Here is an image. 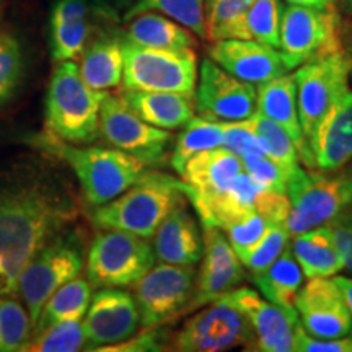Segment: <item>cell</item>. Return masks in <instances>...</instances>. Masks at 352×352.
Instances as JSON below:
<instances>
[{
  "instance_id": "obj_33",
  "label": "cell",
  "mask_w": 352,
  "mask_h": 352,
  "mask_svg": "<svg viewBox=\"0 0 352 352\" xmlns=\"http://www.w3.org/2000/svg\"><path fill=\"white\" fill-rule=\"evenodd\" d=\"M223 142V124L220 121L209 120V118H192L183 126L182 134L176 139L173 153H171V166L182 176L184 165L191 157L197 153L212 151L222 147Z\"/></svg>"
},
{
  "instance_id": "obj_41",
  "label": "cell",
  "mask_w": 352,
  "mask_h": 352,
  "mask_svg": "<svg viewBox=\"0 0 352 352\" xmlns=\"http://www.w3.org/2000/svg\"><path fill=\"white\" fill-rule=\"evenodd\" d=\"M267 220L263 217L258 210L248 214L246 217L236 220L227 228V239L230 241L233 252L241 261L246 253L258 243L259 239L263 236L264 230H266Z\"/></svg>"
},
{
  "instance_id": "obj_47",
  "label": "cell",
  "mask_w": 352,
  "mask_h": 352,
  "mask_svg": "<svg viewBox=\"0 0 352 352\" xmlns=\"http://www.w3.org/2000/svg\"><path fill=\"white\" fill-rule=\"evenodd\" d=\"M256 210L267 222L285 223L290 212V201L287 192H276L263 189L256 201Z\"/></svg>"
},
{
  "instance_id": "obj_45",
  "label": "cell",
  "mask_w": 352,
  "mask_h": 352,
  "mask_svg": "<svg viewBox=\"0 0 352 352\" xmlns=\"http://www.w3.org/2000/svg\"><path fill=\"white\" fill-rule=\"evenodd\" d=\"M327 226L333 233L342 264L347 271L352 272V204Z\"/></svg>"
},
{
  "instance_id": "obj_23",
  "label": "cell",
  "mask_w": 352,
  "mask_h": 352,
  "mask_svg": "<svg viewBox=\"0 0 352 352\" xmlns=\"http://www.w3.org/2000/svg\"><path fill=\"white\" fill-rule=\"evenodd\" d=\"M153 252L160 263L196 266L202 258V235L184 202L164 219L153 233Z\"/></svg>"
},
{
  "instance_id": "obj_24",
  "label": "cell",
  "mask_w": 352,
  "mask_h": 352,
  "mask_svg": "<svg viewBox=\"0 0 352 352\" xmlns=\"http://www.w3.org/2000/svg\"><path fill=\"white\" fill-rule=\"evenodd\" d=\"M90 32L88 0H57L50 21L52 59L63 63L80 56L90 38Z\"/></svg>"
},
{
  "instance_id": "obj_36",
  "label": "cell",
  "mask_w": 352,
  "mask_h": 352,
  "mask_svg": "<svg viewBox=\"0 0 352 352\" xmlns=\"http://www.w3.org/2000/svg\"><path fill=\"white\" fill-rule=\"evenodd\" d=\"M33 336L28 310L8 296H0V352L23 351Z\"/></svg>"
},
{
  "instance_id": "obj_38",
  "label": "cell",
  "mask_w": 352,
  "mask_h": 352,
  "mask_svg": "<svg viewBox=\"0 0 352 352\" xmlns=\"http://www.w3.org/2000/svg\"><path fill=\"white\" fill-rule=\"evenodd\" d=\"M25 74V56L19 38L0 30V108L15 96Z\"/></svg>"
},
{
  "instance_id": "obj_21",
  "label": "cell",
  "mask_w": 352,
  "mask_h": 352,
  "mask_svg": "<svg viewBox=\"0 0 352 352\" xmlns=\"http://www.w3.org/2000/svg\"><path fill=\"white\" fill-rule=\"evenodd\" d=\"M243 171L241 158L223 147L191 157L182 173L183 195L189 199L209 197L226 191Z\"/></svg>"
},
{
  "instance_id": "obj_48",
  "label": "cell",
  "mask_w": 352,
  "mask_h": 352,
  "mask_svg": "<svg viewBox=\"0 0 352 352\" xmlns=\"http://www.w3.org/2000/svg\"><path fill=\"white\" fill-rule=\"evenodd\" d=\"M333 279H334V283L340 285L342 294H344L346 303H347V307H349L351 318H352V279H349V277H344V276H336V277H333ZM349 336L352 338V329H351Z\"/></svg>"
},
{
  "instance_id": "obj_40",
  "label": "cell",
  "mask_w": 352,
  "mask_h": 352,
  "mask_svg": "<svg viewBox=\"0 0 352 352\" xmlns=\"http://www.w3.org/2000/svg\"><path fill=\"white\" fill-rule=\"evenodd\" d=\"M241 164H243V170L246 173L253 176L264 189L276 192H285L289 173L279 164L271 160L267 155H263V153H248V155L241 157Z\"/></svg>"
},
{
  "instance_id": "obj_17",
  "label": "cell",
  "mask_w": 352,
  "mask_h": 352,
  "mask_svg": "<svg viewBox=\"0 0 352 352\" xmlns=\"http://www.w3.org/2000/svg\"><path fill=\"white\" fill-rule=\"evenodd\" d=\"M87 346L96 351L129 340L140 327V314L135 297L122 287H101L91 296L83 316Z\"/></svg>"
},
{
  "instance_id": "obj_31",
  "label": "cell",
  "mask_w": 352,
  "mask_h": 352,
  "mask_svg": "<svg viewBox=\"0 0 352 352\" xmlns=\"http://www.w3.org/2000/svg\"><path fill=\"white\" fill-rule=\"evenodd\" d=\"M303 277L305 276L300 264L297 263L289 243L266 270L254 272L252 279L266 300L284 308H294L298 290L303 285Z\"/></svg>"
},
{
  "instance_id": "obj_20",
  "label": "cell",
  "mask_w": 352,
  "mask_h": 352,
  "mask_svg": "<svg viewBox=\"0 0 352 352\" xmlns=\"http://www.w3.org/2000/svg\"><path fill=\"white\" fill-rule=\"evenodd\" d=\"M209 56L230 76L252 85L287 74L279 50L253 39H217Z\"/></svg>"
},
{
  "instance_id": "obj_12",
  "label": "cell",
  "mask_w": 352,
  "mask_h": 352,
  "mask_svg": "<svg viewBox=\"0 0 352 352\" xmlns=\"http://www.w3.org/2000/svg\"><path fill=\"white\" fill-rule=\"evenodd\" d=\"M253 338L248 318L222 296L188 320L173 344L176 351L183 352H222L252 346Z\"/></svg>"
},
{
  "instance_id": "obj_13",
  "label": "cell",
  "mask_w": 352,
  "mask_h": 352,
  "mask_svg": "<svg viewBox=\"0 0 352 352\" xmlns=\"http://www.w3.org/2000/svg\"><path fill=\"white\" fill-rule=\"evenodd\" d=\"M195 284V266L153 264L135 283L134 297L142 328L160 327L165 321L182 315L192 296Z\"/></svg>"
},
{
  "instance_id": "obj_1",
  "label": "cell",
  "mask_w": 352,
  "mask_h": 352,
  "mask_svg": "<svg viewBox=\"0 0 352 352\" xmlns=\"http://www.w3.org/2000/svg\"><path fill=\"white\" fill-rule=\"evenodd\" d=\"M74 215L72 202L43 176H21L0 188V296L16 292L30 259Z\"/></svg>"
},
{
  "instance_id": "obj_2",
  "label": "cell",
  "mask_w": 352,
  "mask_h": 352,
  "mask_svg": "<svg viewBox=\"0 0 352 352\" xmlns=\"http://www.w3.org/2000/svg\"><path fill=\"white\" fill-rule=\"evenodd\" d=\"M28 140L33 147L64 162L76 173L83 196L91 206L113 201L148 171L142 162L118 148L80 147L57 139L47 131L34 134Z\"/></svg>"
},
{
  "instance_id": "obj_16",
  "label": "cell",
  "mask_w": 352,
  "mask_h": 352,
  "mask_svg": "<svg viewBox=\"0 0 352 352\" xmlns=\"http://www.w3.org/2000/svg\"><path fill=\"white\" fill-rule=\"evenodd\" d=\"M202 232L201 271L182 315L209 305L245 279V266L233 252L226 232L219 227H202Z\"/></svg>"
},
{
  "instance_id": "obj_34",
  "label": "cell",
  "mask_w": 352,
  "mask_h": 352,
  "mask_svg": "<svg viewBox=\"0 0 352 352\" xmlns=\"http://www.w3.org/2000/svg\"><path fill=\"white\" fill-rule=\"evenodd\" d=\"M144 12H158L168 19L178 21L189 32L202 39L208 38V25H206L204 0H138L124 13V20Z\"/></svg>"
},
{
  "instance_id": "obj_32",
  "label": "cell",
  "mask_w": 352,
  "mask_h": 352,
  "mask_svg": "<svg viewBox=\"0 0 352 352\" xmlns=\"http://www.w3.org/2000/svg\"><path fill=\"white\" fill-rule=\"evenodd\" d=\"M91 289L94 285L88 283V279H80V277H76L57 289L44 303L38 321L34 323L33 334L43 331L44 328L59 323V321L83 320L88 305H90L91 296H94Z\"/></svg>"
},
{
  "instance_id": "obj_18",
  "label": "cell",
  "mask_w": 352,
  "mask_h": 352,
  "mask_svg": "<svg viewBox=\"0 0 352 352\" xmlns=\"http://www.w3.org/2000/svg\"><path fill=\"white\" fill-rule=\"evenodd\" d=\"M223 296L252 324L253 351L294 352V333L300 323L296 308L276 305L250 287H235Z\"/></svg>"
},
{
  "instance_id": "obj_39",
  "label": "cell",
  "mask_w": 352,
  "mask_h": 352,
  "mask_svg": "<svg viewBox=\"0 0 352 352\" xmlns=\"http://www.w3.org/2000/svg\"><path fill=\"white\" fill-rule=\"evenodd\" d=\"M290 233L285 223L267 222L266 230L259 239L256 245L245 254L241 264L253 272H259L266 270L274 259L284 252L285 246L289 245Z\"/></svg>"
},
{
  "instance_id": "obj_10",
  "label": "cell",
  "mask_w": 352,
  "mask_h": 352,
  "mask_svg": "<svg viewBox=\"0 0 352 352\" xmlns=\"http://www.w3.org/2000/svg\"><path fill=\"white\" fill-rule=\"evenodd\" d=\"M351 72L352 57L344 51H340L302 64L292 74L297 88V108L303 144L333 101L349 87Z\"/></svg>"
},
{
  "instance_id": "obj_50",
  "label": "cell",
  "mask_w": 352,
  "mask_h": 352,
  "mask_svg": "<svg viewBox=\"0 0 352 352\" xmlns=\"http://www.w3.org/2000/svg\"><path fill=\"white\" fill-rule=\"evenodd\" d=\"M108 2L111 3L114 8H118V10H127V8H131L138 0H108Z\"/></svg>"
},
{
  "instance_id": "obj_26",
  "label": "cell",
  "mask_w": 352,
  "mask_h": 352,
  "mask_svg": "<svg viewBox=\"0 0 352 352\" xmlns=\"http://www.w3.org/2000/svg\"><path fill=\"white\" fill-rule=\"evenodd\" d=\"M284 7L280 0H254L243 15L220 25L208 34L210 41L217 39H253L279 47L280 21Z\"/></svg>"
},
{
  "instance_id": "obj_28",
  "label": "cell",
  "mask_w": 352,
  "mask_h": 352,
  "mask_svg": "<svg viewBox=\"0 0 352 352\" xmlns=\"http://www.w3.org/2000/svg\"><path fill=\"white\" fill-rule=\"evenodd\" d=\"M290 250L307 279L333 277L344 270L341 254L328 226L315 227L294 235Z\"/></svg>"
},
{
  "instance_id": "obj_51",
  "label": "cell",
  "mask_w": 352,
  "mask_h": 352,
  "mask_svg": "<svg viewBox=\"0 0 352 352\" xmlns=\"http://www.w3.org/2000/svg\"><path fill=\"white\" fill-rule=\"evenodd\" d=\"M344 3H346L347 10H349V12L352 13V0H344Z\"/></svg>"
},
{
  "instance_id": "obj_15",
  "label": "cell",
  "mask_w": 352,
  "mask_h": 352,
  "mask_svg": "<svg viewBox=\"0 0 352 352\" xmlns=\"http://www.w3.org/2000/svg\"><path fill=\"white\" fill-rule=\"evenodd\" d=\"M196 109L220 122L243 121L256 113V88L230 76L212 59H204L197 69Z\"/></svg>"
},
{
  "instance_id": "obj_27",
  "label": "cell",
  "mask_w": 352,
  "mask_h": 352,
  "mask_svg": "<svg viewBox=\"0 0 352 352\" xmlns=\"http://www.w3.org/2000/svg\"><path fill=\"white\" fill-rule=\"evenodd\" d=\"M256 113L274 121L290 135L298 155L303 145V132L297 108V88L292 74H284L256 88Z\"/></svg>"
},
{
  "instance_id": "obj_43",
  "label": "cell",
  "mask_w": 352,
  "mask_h": 352,
  "mask_svg": "<svg viewBox=\"0 0 352 352\" xmlns=\"http://www.w3.org/2000/svg\"><path fill=\"white\" fill-rule=\"evenodd\" d=\"M254 0H204L208 34L227 21L239 19Z\"/></svg>"
},
{
  "instance_id": "obj_35",
  "label": "cell",
  "mask_w": 352,
  "mask_h": 352,
  "mask_svg": "<svg viewBox=\"0 0 352 352\" xmlns=\"http://www.w3.org/2000/svg\"><path fill=\"white\" fill-rule=\"evenodd\" d=\"M241 122L250 131H253L256 138L261 140L266 155L283 166L287 173L300 166V155H298L296 144L279 124L267 120L266 116L259 113L252 114Z\"/></svg>"
},
{
  "instance_id": "obj_11",
  "label": "cell",
  "mask_w": 352,
  "mask_h": 352,
  "mask_svg": "<svg viewBox=\"0 0 352 352\" xmlns=\"http://www.w3.org/2000/svg\"><path fill=\"white\" fill-rule=\"evenodd\" d=\"M100 134L114 148L138 158L145 166L164 164L173 144L170 131L140 120L121 96L109 94L100 108Z\"/></svg>"
},
{
  "instance_id": "obj_14",
  "label": "cell",
  "mask_w": 352,
  "mask_h": 352,
  "mask_svg": "<svg viewBox=\"0 0 352 352\" xmlns=\"http://www.w3.org/2000/svg\"><path fill=\"white\" fill-rule=\"evenodd\" d=\"M300 162L310 170L334 171L352 162V90L333 101L303 144Z\"/></svg>"
},
{
  "instance_id": "obj_44",
  "label": "cell",
  "mask_w": 352,
  "mask_h": 352,
  "mask_svg": "<svg viewBox=\"0 0 352 352\" xmlns=\"http://www.w3.org/2000/svg\"><path fill=\"white\" fill-rule=\"evenodd\" d=\"M294 351L297 352H352V338H316L308 334L300 323L294 333Z\"/></svg>"
},
{
  "instance_id": "obj_9",
  "label": "cell",
  "mask_w": 352,
  "mask_h": 352,
  "mask_svg": "<svg viewBox=\"0 0 352 352\" xmlns=\"http://www.w3.org/2000/svg\"><path fill=\"white\" fill-rule=\"evenodd\" d=\"M83 256L77 241L56 236L30 259L19 277L16 292L25 303L33 328L44 303L57 289L80 276Z\"/></svg>"
},
{
  "instance_id": "obj_7",
  "label": "cell",
  "mask_w": 352,
  "mask_h": 352,
  "mask_svg": "<svg viewBox=\"0 0 352 352\" xmlns=\"http://www.w3.org/2000/svg\"><path fill=\"white\" fill-rule=\"evenodd\" d=\"M277 50L287 72L342 51L338 13L331 6L320 8L289 3L283 12Z\"/></svg>"
},
{
  "instance_id": "obj_42",
  "label": "cell",
  "mask_w": 352,
  "mask_h": 352,
  "mask_svg": "<svg viewBox=\"0 0 352 352\" xmlns=\"http://www.w3.org/2000/svg\"><path fill=\"white\" fill-rule=\"evenodd\" d=\"M223 124V142L222 147L235 153L236 157L248 155V153H263L266 155L264 145L256 138L253 131H250L241 121L222 122Z\"/></svg>"
},
{
  "instance_id": "obj_4",
  "label": "cell",
  "mask_w": 352,
  "mask_h": 352,
  "mask_svg": "<svg viewBox=\"0 0 352 352\" xmlns=\"http://www.w3.org/2000/svg\"><path fill=\"white\" fill-rule=\"evenodd\" d=\"M183 196L182 182L147 171L122 195L96 206L91 220L100 230H122L151 240L166 215L183 204Z\"/></svg>"
},
{
  "instance_id": "obj_46",
  "label": "cell",
  "mask_w": 352,
  "mask_h": 352,
  "mask_svg": "<svg viewBox=\"0 0 352 352\" xmlns=\"http://www.w3.org/2000/svg\"><path fill=\"white\" fill-rule=\"evenodd\" d=\"M165 333H162L157 327L151 328V331L142 334H134L129 340L118 342L113 346H103L96 351H120V352H151L165 349Z\"/></svg>"
},
{
  "instance_id": "obj_53",
  "label": "cell",
  "mask_w": 352,
  "mask_h": 352,
  "mask_svg": "<svg viewBox=\"0 0 352 352\" xmlns=\"http://www.w3.org/2000/svg\"><path fill=\"white\" fill-rule=\"evenodd\" d=\"M351 77H352V72H351Z\"/></svg>"
},
{
  "instance_id": "obj_30",
  "label": "cell",
  "mask_w": 352,
  "mask_h": 352,
  "mask_svg": "<svg viewBox=\"0 0 352 352\" xmlns=\"http://www.w3.org/2000/svg\"><path fill=\"white\" fill-rule=\"evenodd\" d=\"M127 26L124 41L157 50H183L195 47L196 38L178 21L158 12H144L132 16Z\"/></svg>"
},
{
  "instance_id": "obj_5",
  "label": "cell",
  "mask_w": 352,
  "mask_h": 352,
  "mask_svg": "<svg viewBox=\"0 0 352 352\" xmlns=\"http://www.w3.org/2000/svg\"><path fill=\"white\" fill-rule=\"evenodd\" d=\"M285 192L290 201L285 220L290 236L327 226L352 204V166L334 171L297 166L287 176Z\"/></svg>"
},
{
  "instance_id": "obj_6",
  "label": "cell",
  "mask_w": 352,
  "mask_h": 352,
  "mask_svg": "<svg viewBox=\"0 0 352 352\" xmlns=\"http://www.w3.org/2000/svg\"><path fill=\"white\" fill-rule=\"evenodd\" d=\"M122 88L124 90L173 91L195 95L197 57L192 47L157 50L135 46L122 39Z\"/></svg>"
},
{
  "instance_id": "obj_29",
  "label": "cell",
  "mask_w": 352,
  "mask_h": 352,
  "mask_svg": "<svg viewBox=\"0 0 352 352\" xmlns=\"http://www.w3.org/2000/svg\"><path fill=\"white\" fill-rule=\"evenodd\" d=\"M122 39L101 36L87 44L78 65L82 80L94 90H109L122 82Z\"/></svg>"
},
{
  "instance_id": "obj_3",
  "label": "cell",
  "mask_w": 352,
  "mask_h": 352,
  "mask_svg": "<svg viewBox=\"0 0 352 352\" xmlns=\"http://www.w3.org/2000/svg\"><path fill=\"white\" fill-rule=\"evenodd\" d=\"M107 95L82 80L74 60L57 63L46 94V131L69 144L95 142L100 135V108Z\"/></svg>"
},
{
  "instance_id": "obj_37",
  "label": "cell",
  "mask_w": 352,
  "mask_h": 352,
  "mask_svg": "<svg viewBox=\"0 0 352 352\" xmlns=\"http://www.w3.org/2000/svg\"><path fill=\"white\" fill-rule=\"evenodd\" d=\"M87 338L82 320H65L34 333L23 351L76 352L85 349Z\"/></svg>"
},
{
  "instance_id": "obj_25",
  "label": "cell",
  "mask_w": 352,
  "mask_h": 352,
  "mask_svg": "<svg viewBox=\"0 0 352 352\" xmlns=\"http://www.w3.org/2000/svg\"><path fill=\"white\" fill-rule=\"evenodd\" d=\"M121 100L140 120L158 129H182L195 118V95L173 94V91L124 90Z\"/></svg>"
},
{
  "instance_id": "obj_22",
  "label": "cell",
  "mask_w": 352,
  "mask_h": 352,
  "mask_svg": "<svg viewBox=\"0 0 352 352\" xmlns=\"http://www.w3.org/2000/svg\"><path fill=\"white\" fill-rule=\"evenodd\" d=\"M263 189L261 184L243 170L226 191L209 197H195L189 202L195 206L202 227H219L226 232L236 220L256 210V201Z\"/></svg>"
},
{
  "instance_id": "obj_49",
  "label": "cell",
  "mask_w": 352,
  "mask_h": 352,
  "mask_svg": "<svg viewBox=\"0 0 352 352\" xmlns=\"http://www.w3.org/2000/svg\"><path fill=\"white\" fill-rule=\"evenodd\" d=\"M289 3H294V6H310V7H328L331 6V0H287Z\"/></svg>"
},
{
  "instance_id": "obj_8",
  "label": "cell",
  "mask_w": 352,
  "mask_h": 352,
  "mask_svg": "<svg viewBox=\"0 0 352 352\" xmlns=\"http://www.w3.org/2000/svg\"><path fill=\"white\" fill-rule=\"evenodd\" d=\"M147 239L122 230H100L87 256V279L94 287H131L155 264Z\"/></svg>"
},
{
  "instance_id": "obj_19",
  "label": "cell",
  "mask_w": 352,
  "mask_h": 352,
  "mask_svg": "<svg viewBox=\"0 0 352 352\" xmlns=\"http://www.w3.org/2000/svg\"><path fill=\"white\" fill-rule=\"evenodd\" d=\"M294 308L308 334L316 338H344L352 329V318L344 294L331 277L308 279L298 290Z\"/></svg>"
},
{
  "instance_id": "obj_52",
  "label": "cell",
  "mask_w": 352,
  "mask_h": 352,
  "mask_svg": "<svg viewBox=\"0 0 352 352\" xmlns=\"http://www.w3.org/2000/svg\"><path fill=\"white\" fill-rule=\"evenodd\" d=\"M2 6H3V0H0V15H2Z\"/></svg>"
}]
</instances>
